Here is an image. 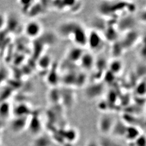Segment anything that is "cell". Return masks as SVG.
Listing matches in <instances>:
<instances>
[{
	"label": "cell",
	"mask_w": 146,
	"mask_h": 146,
	"mask_svg": "<svg viewBox=\"0 0 146 146\" xmlns=\"http://www.w3.org/2000/svg\"><path fill=\"white\" fill-rule=\"evenodd\" d=\"M5 17L2 15H0V28L5 25Z\"/></svg>",
	"instance_id": "obj_4"
},
{
	"label": "cell",
	"mask_w": 146,
	"mask_h": 146,
	"mask_svg": "<svg viewBox=\"0 0 146 146\" xmlns=\"http://www.w3.org/2000/svg\"><path fill=\"white\" fill-rule=\"evenodd\" d=\"M133 142L131 143H133L134 146H146V137L145 138L141 135Z\"/></svg>",
	"instance_id": "obj_3"
},
{
	"label": "cell",
	"mask_w": 146,
	"mask_h": 146,
	"mask_svg": "<svg viewBox=\"0 0 146 146\" xmlns=\"http://www.w3.org/2000/svg\"><path fill=\"white\" fill-rule=\"evenodd\" d=\"M100 146H122L117 142L108 137L102 138L100 141Z\"/></svg>",
	"instance_id": "obj_2"
},
{
	"label": "cell",
	"mask_w": 146,
	"mask_h": 146,
	"mask_svg": "<svg viewBox=\"0 0 146 146\" xmlns=\"http://www.w3.org/2000/svg\"><path fill=\"white\" fill-rule=\"evenodd\" d=\"M42 27L40 23L36 21H31L27 25L25 32L28 36L31 38L37 37L40 34Z\"/></svg>",
	"instance_id": "obj_1"
}]
</instances>
